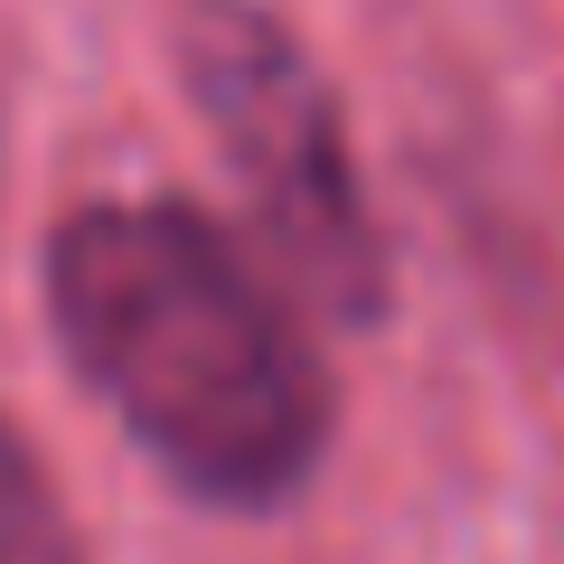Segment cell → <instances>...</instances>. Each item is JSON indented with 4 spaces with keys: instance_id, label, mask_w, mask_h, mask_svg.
Masks as SVG:
<instances>
[{
    "instance_id": "obj_1",
    "label": "cell",
    "mask_w": 564,
    "mask_h": 564,
    "mask_svg": "<svg viewBox=\"0 0 564 564\" xmlns=\"http://www.w3.org/2000/svg\"><path fill=\"white\" fill-rule=\"evenodd\" d=\"M47 311L104 395L188 499L282 508L329 452V367L254 254L161 198L76 207L47 245Z\"/></svg>"
},
{
    "instance_id": "obj_2",
    "label": "cell",
    "mask_w": 564,
    "mask_h": 564,
    "mask_svg": "<svg viewBox=\"0 0 564 564\" xmlns=\"http://www.w3.org/2000/svg\"><path fill=\"white\" fill-rule=\"evenodd\" d=\"M180 66H188V95H198L226 170H236V198L254 217V245L282 273V292L348 329L377 321L386 236L367 217L339 95L302 57V39L263 10H245V0H198L180 29Z\"/></svg>"
},
{
    "instance_id": "obj_3",
    "label": "cell",
    "mask_w": 564,
    "mask_h": 564,
    "mask_svg": "<svg viewBox=\"0 0 564 564\" xmlns=\"http://www.w3.org/2000/svg\"><path fill=\"white\" fill-rule=\"evenodd\" d=\"M0 564H85L57 480H47V462L29 452V433L10 414H0Z\"/></svg>"
}]
</instances>
